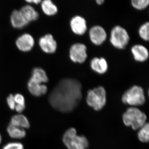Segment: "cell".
I'll return each mask as SVG.
<instances>
[{
    "instance_id": "obj_11",
    "label": "cell",
    "mask_w": 149,
    "mask_h": 149,
    "mask_svg": "<svg viewBox=\"0 0 149 149\" xmlns=\"http://www.w3.org/2000/svg\"><path fill=\"white\" fill-rule=\"evenodd\" d=\"M35 45L34 38L29 34L25 33L19 36L16 41L17 47L23 52H29Z\"/></svg>"
},
{
    "instance_id": "obj_13",
    "label": "cell",
    "mask_w": 149,
    "mask_h": 149,
    "mask_svg": "<svg viewBox=\"0 0 149 149\" xmlns=\"http://www.w3.org/2000/svg\"><path fill=\"white\" fill-rule=\"evenodd\" d=\"M91 69L99 74L105 73L108 69V64L105 58L103 57H95L91 62Z\"/></svg>"
},
{
    "instance_id": "obj_8",
    "label": "cell",
    "mask_w": 149,
    "mask_h": 149,
    "mask_svg": "<svg viewBox=\"0 0 149 149\" xmlns=\"http://www.w3.org/2000/svg\"><path fill=\"white\" fill-rule=\"evenodd\" d=\"M89 35L91 42L96 46L102 45L106 40L107 36L104 27L99 25L91 27L89 30Z\"/></svg>"
},
{
    "instance_id": "obj_20",
    "label": "cell",
    "mask_w": 149,
    "mask_h": 149,
    "mask_svg": "<svg viewBox=\"0 0 149 149\" xmlns=\"http://www.w3.org/2000/svg\"><path fill=\"white\" fill-rule=\"evenodd\" d=\"M7 131L11 138L14 139H22L26 136L25 129L9 124L7 128Z\"/></svg>"
},
{
    "instance_id": "obj_9",
    "label": "cell",
    "mask_w": 149,
    "mask_h": 149,
    "mask_svg": "<svg viewBox=\"0 0 149 149\" xmlns=\"http://www.w3.org/2000/svg\"><path fill=\"white\" fill-rule=\"evenodd\" d=\"M70 26L73 33L80 36L84 35L88 30L87 21L80 15L72 17L70 22Z\"/></svg>"
},
{
    "instance_id": "obj_21",
    "label": "cell",
    "mask_w": 149,
    "mask_h": 149,
    "mask_svg": "<svg viewBox=\"0 0 149 149\" xmlns=\"http://www.w3.org/2000/svg\"><path fill=\"white\" fill-rule=\"evenodd\" d=\"M149 125L146 123L140 128L138 132V136L139 140L143 143H148L149 140Z\"/></svg>"
},
{
    "instance_id": "obj_7",
    "label": "cell",
    "mask_w": 149,
    "mask_h": 149,
    "mask_svg": "<svg viewBox=\"0 0 149 149\" xmlns=\"http://www.w3.org/2000/svg\"><path fill=\"white\" fill-rule=\"evenodd\" d=\"M69 57L74 63H84L88 58L87 46L83 43L73 44L69 49Z\"/></svg>"
},
{
    "instance_id": "obj_22",
    "label": "cell",
    "mask_w": 149,
    "mask_h": 149,
    "mask_svg": "<svg viewBox=\"0 0 149 149\" xmlns=\"http://www.w3.org/2000/svg\"><path fill=\"white\" fill-rule=\"evenodd\" d=\"M132 7L136 10H143L149 5V0H130Z\"/></svg>"
},
{
    "instance_id": "obj_10",
    "label": "cell",
    "mask_w": 149,
    "mask_h": 149,
    "mask_svg": "<svg viewBox=\"0 0 149 149\" xmlns=\"http://www.w3.org/2000/svg\"><path fill=\"white\" fill-rule=\"evenodd\" d=\"M39 44L42 50L46 53L54 54L56 51L57 43L51 34H47L40 38Z\"/></svg>"
},
{
    "instance_id": "obj_23",
    "label": "cell",
    "mask_w": 149,
    "mask_h": 149,
    "mask_svg": "<svg viewBox=\"0 0 149 149\" xmlns=\"http://www.w3.org/2000/svg\"><path fill=\"white\" fill-rule=\"evenodd\" d=\"M139 33L140 37L145 41L149 40V22H145L139 27Z\"/></svg>"
},
{
    "instance_id": "obj_28",
    "label": "cell",
    "mask_w": 149,
    "mask_h": 149,
    "mask_svg": "<svg viewBox=\"0 0 149 149\" xmlns=\"http://www.w3.org/2000/svg\"><path fill=\"white\" fill-rule=\"evenodd\" d=\"M25 1L29 3H34L35 4H38L41 3L42 0H25Z\"/></svg>"
},
{
    "instance_id": "obj_12",
    "label": "cell",
    "mask_w": 149,
    "mask_h": 149,
    "mask_svg": "<svg viewBox=\"0 0 149 149\" xmlns=\"http://www.w3.org/2000/svg\"><path fill=\"white\" fill-rule=\"evenodd\" d=\"M131 52L135 60L139 62H144L148 59L149 53L148 49L141 45L132 46Z\"/></svg>"
},
{
    "instance_id": "obj_5",
    "label": "cell",
    "mask_w": 149,
    "mask_h": 149,
    "mask_svg": "<svg viewBox=\"0 0 149 149\" xmlns=\"http://www.w3.org/2000/svg\"><path fill=\"white\" fill-rule=\"evenodd\" d=\"M121 100L125 104L138 106L144 104L146 102L143 89L139 85H134L123 93Z\"/></svg>"
},
{
    "instance_id": "obj_24",
    "label": "cell",
    "mask_w": 149,
    "mask_h": 149,
    "mask_svg": "<svg viewBox=\"0 0 149 149\" xmlns=\"http://www.w3.org/2000/svg\"><path fill=\"white\" fill-rule=\"evenodd\" d=\"M3 149H24V146L19 142H11L6 144Z\"/></svg>"
},
{
    "instance_id": "obj_3",
    "label": "cell",
    "mask_w": 149,
    "mask_h": 149,
    "mask_svg": "<svg viewBox=\"0 0 149 149\" xmlns=\"http://www.w3.org/2000/svg\"><path fill=\"white\" fill-rule=\"evenodd\" d=\"M86 102L89 106L96 111L101 110L107 102V92L103 86L90 89L87 93Z\"/></svg>"
},
{
    "instance_id": "obj_14",
    "label": "cell",
    "mask_w": 149,
    "mask_h": 149,
    "mask_svg": "<svg viewBox=\"0 0 149 149\" xmlns=\"http://www.w3.org/2000/svg\"><path fill=\"white\" fill-rule=\"evenodd\" d=\"M29 93L35 97H40L45 95L48 91L47 87L44 84L37 83L29 79L27 83Z\"/></svg>"
},
{
    "instance_id": "obj_6",
    "label": "cell",
    "mask_w": 149,
    "mask_h": 149,
    "mask_svg": "<svg viewBox=\"0 0 149 149\" xmlns=\"http://www.w3.org/2000/svg\"><path fill=\"white\" fill-rule=\"evenodd\" d=\"M130 36L126 29L120 25L113 27L111 31L110 42L112 45L118 49H123L128 45Z\"/></svg>"
},
{
    "instance_id": "obj_17",
    "label": "cell",
    "mask_w": 149,
    "mask_h": 149,
    "mask_svg": "<svg viewBox=\"0 0 149 149\" xmlns=\"http://www.w3.org/2000/svg\"><path fill=\"white\" fill-rule=\"evenodd\" d=\"M10 124L24 129L29 128L30 127V123L28 118L22 114L13 116L11 118Z\"/></svg>"
},
{
    "instance_id": "obj_27",
    "label": "cell",
    "mask_w": 149,
    "mask_h": 149,
    "mask_svg": "<svg viewBox=\"0 0 149 149\" xmlns=\"http://www.w3.org/2000/svg\"><path fill=\"white\" fill-rule=\"evenodd\" d=\"M25 109V104H16L15 110L19 113H21Z\"/></svg>"
},
{
    "instance_id": "obj_19",
    "label": "cell",
    "mask_w": 149,
    "mask_h": 149,
    "mask_svg": "<svg viewBox=\"0 0 149 149\" xmlns=\"http://www.w3.org/2000/svg\"><path fill=\"white\" fill-rule=\"evenodd\" d=\"M41 8L44 13L48 16H54L57 13L58 8L52 0H43Z\"/></svg>"
},
{
    "instance_id": "obj_15",
    "label": "cell",
    "mask_w": 149,
    "mask_h": 149,
    "mask_svg": "<svg viewBox=\"0 0 149 149\" xmlns=\"http://www.w3.org/2000/svg\"><path fill=\"white\" fill-rule=\"evenodd\" d=\"M10 22L13 27L22 29L29 24L19 10L13 11L10 15Z\"/></svg>"
},
{
    "instance_id": "obj_25",
    "label": "cell",
    "mask_w": 149,
    "mask_h": 149,
    "mask_svg": "<svg viewBox=\"0 0 149 149\" xmlns=\"http://www.w3.org/2000/svg\"><path fill=\"white\" fill-rule=\"evenodd\" d=\"M7 102L9 107L10 109L14 110L15 108L16 104L15 101L14 95L12 94H10L7 98Z\"/></svg>"
},
{
    "instance_id": "obj_2",
    "label": "cell",
    "mask_w": 149,
    "mask_h": 149,
    "mask_svg": "<svg viewBox=\"0 0 149 149\" xmlns=\"http://www.w3.org/2000/svg\"><path fill=\"white\" fill-rule=\"evenodd\" d=\"M123 120L125 125L131 126L133 130H136L146 124L147 116L139 109L130 107L123 114Z\"/></svg>"
},
{
    "instance_id": "obj_26",
    "label": "cell",
    "mask_w": 149,
    "mask_h": 149,
    "mask_svg": "<svg viewBox=\"0 0 149 149\" xmlns=\"http://www.w3.org/2000/svg\"><path fill=\"white\" fill-rule=\"evenodd\" d=\"M15 101L16 104H25V99L21 94L17 93L14 95Z\"/></svg>"
},
{
    "instance_id": "obj_4",
    "label": "cell",
    "mask_w": 149,
    "mask_h": 149,
    "mask_svg": "<svg viewBox=\"0 0 149 149\" xmlns=\"http://www.w3.org/2000/svg\"><path fill=\"white\" fill-rule=\"evenodd\" d=\"M63 141L68 149H87L89 146L87 138L84 136H77V131L73 128L65 131Z\"/></svg>"
},
{
    "instance_id": "obj_18",
    "label": "cell",
    "mask_w": 149,
    "mask_h": 149,
    "mask_svg": "<svg viewBox=\"0 0 149 149\" xmlns=\"http://www.w3.org/2000/svg\"><path fill=\"white\" fill-rule=\"evenodd\" d=\"M30 80L37 83L44 84L49 81L47 73L44 69L40 68H36L32 70Z\"/></svg>"
},
{
    "instance_id": "obj_29",
    "label": "cell",
    "mask_w": 149,
    "mask_h": 149,
    "mask_svg": "<svg viewBox=\"0 0 149 149\" xmlns=\"http://www.w3.org/2000/svg\"><path fill=\"white\" fill-rule=\"evenodd\" d=\"M95 1L98 5L101 6L104 3L105 0H95Z\"/></svg>"
},
{
    "instance_id": "obj_30",
    "label": "cell",
    "mask_w": 149,
    "mask_h": 149,
    "mask_svg": "<svg viewBox=\"0 0 149 149\" xmlns=\"http://www.w3.org/2000/svg\"><path fill=\"white\" fill-rule=\"evenodd\" d=\"M2 138L1 136V134H0V144L1 143V142Z\"/></svg>"
},
{
    "instance_id": "obj_1",
    "label": "cell",
    "mask_w": 149,
    "mask_h": 149,
    "mask_svg": "<svg viewBox=\"0 0 149 149\" xmlns=\"http://www.w3.org/2000/svg\"><path fill=\"white\" fill-rule=\"evenodd\" d=\"M82 98V85L74 78L61 80L51 92L49 102L54 109L62 113L72 111L78 105Z\"/></svg>"
},
{
    "instance_id": "obj_16",
    "label": "cell",
    "mask_w": 149,
    "mask_h": 149,
    "mask_svg": "<svg viewBox=\"0 0 149 149\" xmlns=\"http://www.w3.org/2000/svg\"><path fill=\"white\" fill-rule=\"evenodd\" d=\"M19 11L29 23L31 22L37 20L39 18V13L32 6H24L19 10Z\"/></svg>"
}]
</instances>
